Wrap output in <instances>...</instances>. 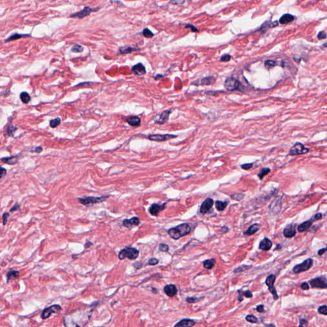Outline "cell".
Here are the masks:
<instances>
[{"mask_svg": "<svg viewBox=\"0 0 327 327\" xmlns=\"http://www.w3.org/2000/svg\"><path fill=\"white\" fill-rule=\"evenodd\" d=\"M93 309L73 313L71 315L65 316L64 324L66 327H82L88 323Z\"/></svg>", "mask_w": 327, "mask_h": 327, "instance_id": "cell-1", "label": "cell"}, {"mask_svg": "<svg viewBox=\"0 0 327 327\" xmlns=\"http://www.w3.org/2000/svg\"><path fill=\"white\" fill-rule=\"evenodd\" d=\"M190 231V226L187 223H184L175 227L171 228L168 231V234L172 239L178 240L181 237L186 236L187 234H189Z\"/></svg>", "mask_w": 327, "mask_h": 327, "instance_id": "cell-2", "label": "cell"}, {"mask_svg": "<svg viewBox=\"0 0 327 327\" xmlns=\"http://www.w3.org/2000/svg\"><path fill=\"white\" fill-rule=\"evenodd\" d=\"M139 252L138 249L133 247H126L124 249H122L118 254V258L120 260H124L125 258H128L131 260H134L137 259L139 256Z\"/></svg>", "mask_w": 327, "mask_h": 327, "instance_id": "cell-3", "label": "cell"}, {"mask_svg": "<svg viewBox=\"0 0 327 327\" xmlns=\"http://www.w3.org/2000/svg\"><path fill=\"white\" fill-rule=\"evenodd\" d=\"M107 198H108V196H101V197H83V198H79L78 200L83 205H94L97 204V203H100L103 201H104Z\"/></svg>", "mask_w": 327, "mask_h": 327, "instance_id": "cell-4", "label": "cell"}, {"mask_svg": "<svg viewBox=\"0 0 327 327\" xmlns=\"http://www.w3.org/2000/svg\"><path fill=\"white\" fill-rule=\"evenodd\" d=\"M308 151H309V149L305 147L303 144L301 143H296L290 149L289 155L291 156L303 155V154L308 153Z\"/></svg>", "mask_w": 327, "mask_h": 327, "instance_id": "cell-5", "label": "cell"}, {"mask_svg": "<svg viewBox=\"0 0 327 327\" xmlns=\"http://www.w3.org/2000/svg\"><path fill=\"white\" fill-rule=\"evenodd\" d=\"M313 264V260L311 258H308L305 260L303 263L297 264L294 267L293 270L295 274H300L301 272L307 271L309 270Z\"/></svg>", "mask_w": 327, "mask_h": 327, "instance_id": "cell-6", "label": "cell"}, {"mask_svg": "<svg viewBox=\"0 0 327 327\" xmlns=\"http://www.w3.org/2000/svg\"><path fill=\"white\" fill-rule=\"evenodd\" d=\"M275 279H276L275 276L273 274H271L267 277L266 281H265V283H266V284L268 287L270 292L271 293V295H273L274 299L277 300L279 298V296L277 293L275 288L274 286L275 281Z\"/></svg>", "mask_w": 327, "mask_h": 327, "instance_id": "cell-7", "label": "cell"}, {"mask_svg": "<svg viewBox=\"0 0 327 327\" xmlns=\"http://www.w3.org/2000/svg\"><path fill=\"white\" fill-rule=\"evenodd\" d=\"M99 9L98 8H91L90 7H85L83 10L81 11L76 12L74 14H72L70 15V17H75V18H79V19H83L85 17L88 16L91 12H94L98 11Z\"/></svg>", "mask_w": 327, "mask_h": 327, "instance_id": "cell-8", "label": "cell"}, {"mask_svg": "<svg viewBox=\"0 0 327 327\" xmlns=\"http://www.w3.org/2000/svg\"><path fill=\"white\" fill-rule=\"evenodd\" d=\"M312 288L325 289L327 288V279L324 277H319L309 281Z\"/></svg>", "mask_w": 327, "mask_h": 327, "instance_id": "cell-9", "label": "cell"}, {"mask_svg": "<svg viewBox=\"0 0 327 327\" xmlns=\"http://www.w3.org/2000/svg\"><path fill=\"white\" fill-rule=\"evenodd\" d=\"M62 308H61V306L59 305H53L52 306H50L49 307L46 308L45 309L42 311V313L41 314V317L43 319H47L49 316H50L52 314L54 313H58L59 312Z\"/></svg>", "mask_w": 327, "mask_h": 327, "instance_id": "cell-10", "label": "cell"}, {"mask_svg": "<svg viewBox=\"0 0 327 327\" xmlns=\"http://www.w3.org/2000/svg\"><path fill=\"white\" fill-rule=\"evenodd\" d=\"M239 81L233 77H227L224 82V87L228 91H234L239 87Z\"/></svg>", "mask_w": 327, "mask_h": 327, "instance_id": "cell-11", "label": "cell"}, {"mask_svg": "<svg viewBox=\"0 0 327 327\" xmlns=\"http://www.w3.org/2000/svg\"><path fill=\"white\" fill-rule=\"evenodd\" d=\"M176 137H177L176 135H172V134H152V135H149L148 139L153 141L161 142V141L170 140L171 139L175 138Z\"/></svg>", "mask_w": 327, "mask_h": 327, "instance_id": "cell-12", "label": "cell"}, {"mask_svg": "<svg viewBox=\"0 0 327 327\" xmlns=\"http://www.w3.org/2000/svg\"><path fill=\"white\" fill-rule=\"evenodd\" d=\"M171 114V111H165L160 114L156 116L154 118V121L156 123L158 124H164L165 123L168 121L169 115Z\"/></svg>", "mask_w": 327, "mask_h": 327, "instance_id": "cell-13", "label": "cell"}, {"mask_svg": "<svg viewBox=\"0 0 327 327\" xmlns=\"http://www.w3.org/2000/svg\"><path fill=\"white\" fill-rule=\"evenodd\" d=\"M213 205V200L211 198L206 199L204 202L202 203L200 208V213L202 214H205L208 213L210 209L212 208Z\"/></svg>", "mask_w": 327, "mask_h": 327, "instance_id": "cell-14", "label": "cell"}, {"mask_svg": "<svg viewBox=\"0 0 327 327\" xmlns=\"http://www.w3.org/2000/svg\"><path fill=\"white\" fill-rule=\"evenodd\" d=\"M283 234L284 236L288 238H291L295 237L296 234V228L295 225L290 224L286 226L283 231Z\"/></svg>", "mask_w": 327, "mask_h": 327, "instance_id": "cell-15", "label": "cell"}, {"mask_svg": "<svg viewBox=\"0 0 327 327\" xmlns=\"http://www.w3.org/2000/svg\"><path fill=\"white\" fill-rule=\"evenodd\" d=\"M132 72L137 76H143L146 73V69L143 64L139 63L132 66Z\"/></svg>", "mask_w": 327, "mask_h": 327, "instance_id": "cell-16", "label": "cell"}, {"mask_svg": "<svg viewBox=\"0 0 327 327\" xmlns=\"http://www.w3.org/2000/svg\"><path fill=\"white\" fill-rule=\"evenodd\" d=\"M165 208V203L162 205L158 204H153L149 208V212L153 216H157L158 213Z\"/></svg>", "mask_w": 327, "mask_h": 327, "instance_id": "cell-17", "label": "cell"}, {"mask_svg": "<svg viewBox=\"0 0 327 327\" xmlns=\"http://www.w3.org/2000/svg\"><path fill=\"white\" fill-rule=\"evenodd\" d=\"M164 291L169 297H173L177 293V288L174 284L166 285L164 288Z\"/></svg>", "mask_w": 327, "mask_h": 327, "instance_id": "cell-18", "label": "cell"}, {"mask_svg": "<svg viewBox=\"0 0 327 327\" xmlns=\"http://www.w3.org/2000/svg\"><path fill=\"white\" fill-rule=\"evenodd\" d=\"M196 323L194 320L190 319H183L176 323L174 327H192Z\"/></svg>", "mask_w": 327, "mask_h": 327, "instance_id": "cell-19", "label": "cell"}, {"mask_svg": "<svg viewBox=\"0 0 327 327\" xmlns=\"http://www.w3.org/2000/svg\"><path fill=\"white\" fill-rule=\"evenodd\" d=\"M140 224V220L138 217H134L131 219H125L123 221V224L126 227H131L132 226H137Z\"/></svg>", "mask_w": 327, "mask_h": 327, "instance_id": "cell-20", "label": "cell"}, {"mask_svg": "<svg viewBox=\"0 0 327 327\" xmlns=\"http://www.w3.org/2000/svg\"><path fill=\"white\" fill-rule=\"evenodd\" d=\"M271 247H272V242H271V240L268 238H264L260 242L259 248L263 250L267 251L270 250Z\"/></svg>", "mask_w": 327, "mask_h": 327, "instance_id": "cell-21", "label": "cell"}, {"mask_svg": "<svg viewBox=\"0 0 327 327\" xmlns=\"http://www.w3.org/2000/svg\"><path fill=\"white\" fill-rule=\"evenodd\" d=\"M313 222L314 221L312 220V219H310V220H308L307 221L304 222L303 223H301V224H300L298 226V228H297L298 231L300 232V233H302V232H304V231L308 230L311 227V226H312Z\"/></svg>", "mask_w": 327, "mask_h": 327, "instance_id": "cell-22", "label": "cell"}, {"mask_svg": "<svg viewBox=\"0 0 327 327\" xmlns=\"http://www.w3.org/2000/svg\"><path fill=\"white\" fill-rule=\"evenodd\" d=\"M127 122L132 127H139L141 125V119L138 116H132L128 117Z\"/></svg>", "mask_w": 327, "mask_h": 327, "instance_id": "cell-23", "label": "cell"}, {"mask_svg": "<svg viewBox=\"0 0 327 327\" xmlns=\"http://www.w3.org/2000/svg\"><path fill=\"white\" fill-rule=\"evenodd\" d=\"M260 229V225L259 224H254L252 226H250L247 230L244 231V235L247 236H250L252 234H255L257 231H258Z\"/></svg>", "mask_w": 327, "mask_h": 327, "instance_id": "cell-24", "label": "cell"}, {"mask_svg": "<svg viewBox=\"0 0 327 327\" xmlns=\"http://www.w3.org/2000/svg\"><path fill=\"white\" fill-rule=\"evenodd\" d=\"M295 19V17L291 14H284L280 18L279 22L281 24H289L290 22H291L292 21H293Z\"/></svg>", "mask_w": 327, "mask_h": 327, "instance_id": "cell-25", "label": "cell"}, {"mask_svg": "<svg viewBox=\"0 0 327 327\" xmlns=\"http://www.w3.org/2000/svg\"><path fill=\"white\" fill-rule=\"evenodd\" d=\"M138 50H139V48H135V47L126 46H123V47H120L119 48V53L121 54H126L131 53H132L134 51H138Z\"/></svg>", "mask_w": 327, "mask_h": 327, "instance_id": "cell-26", "label": "cell"}, {"mask_svg": "<svg viewBox=\"0 0 327 327\" xmlns=\"http://www.w3.org/2000/svg\"><path fill=\"white\" fill-rule=\"evenodd\" d=\"M29 35H26V34H20V33H14L13 35H10L9 38H7L6 40H5V42H8L10 41H14L15 40H18L19 39H21L22 37H26V36H29Z\"/></svg>", "mask_w": 327, "mask_h": 327, "instance_id": "cell-27", "label": "cell"}, {"mask_svg": "<svg viewBox=\"0 0 327 327\" xmlns=\"http://www.w3.org/2000/svg\"><path fill=\"white\" fill-rule=\"evenodd\" d=\"M17 160H18V157L17 156H12V157H6V158H2V161L3 163L10 164V165L15 164L17 162Z\"/></svg>", "mask_w": 327, "mask_h": 327, "instance_id": "cell-28", "label": "cell"}, {"mask_svg": "<svg viewBox=\"0 0 327 327\" xmlns=\"http://www.w3.org/2000/svg\"><path fill=\"white\" fill-rule=\"evenodd\" d=\"M228 203H228L227 201L223 202V201H217L215 203L216 209H217V210L219 211V212L223 211L224 209L226 208L227 205H228Z\"/></svg>", "mask_w": 327, "mask_h": 327, "instance_id": "cell-29", "label": "cell"}, {"mask_svg": "<svg viewBox=\"0 0 327 327\" xmlns=\"http://www.w3.org/2000/svg\"><path fill=\"white\" fill-rule=\"evenodd\" d=\"M215 260L214 259H210V260H206L203 262V267L206 269L210 270L213 268L215 266Z\"/></svg>", "mask_w": 327, "mask_h": 327, "instance_id": "cell-30", "label": "cell"}, {"mask_svg": "<svg viewBox=\"0 0 327 327\" xmlns=\"http://www.w3.org/2000/svg\"><path fill=\"white\" fill-rule=\"evenodd\" d=\"M19 276V272L16 270H10L7 274V277L8 281L15 279Z\"/></svg>", "mask_w": 327, "mask_h": 327, "instance_id": "cell-31", "label": "cell"}, {"mask_svg": "<svg viewBox=\"0 0 327 327\" xmlns=\"http://www.w3.org/2000/svg\"><path fill=\"white\" fill-rule=\"evenodd\" d=\"M215 79L212 76L206 77L201 79L200 84L201 85H210L215 82Z\"/></svg>", "mask_w": 327, "mask_h": 327, "instance_id": "cell-32", "label": "cell"}, {"mask_svg": "<svg viewBox=\"0 0 327 327\" xmlns=\"http://www.w3.org/2000/svg\"><path fill=\"white\" fill-rule=\"evenodd\" d=\"M19 97H20V99L24 104H28L31 100V97L29 94L27 93L26 91H22L20 94Z\"/></svg>", "mask_w": 327, "mask_h": 327, "instance_id": "cell-33", "label": "cell"}, {"mask_svg": "<svg viewBox=\"0 0 327 327\" xmlns=\"http://www.w3.org/2000/svg\"><path fill=\"white\" fill-rule=\"evenodd\" d=\"M270 169L268 168H262L260 172L257 174V176L260 179V180H262L265 176H267L268 173H270Z\"/></svg>", "mask_w": 327, "mask_h": 327, "instance_id": "cell-34", "label": "cell"}, {"mask_svg": "<svg viewBox=\"0 0 327 327\" xmlns=\"http://www.w3.org/2000/svg\"><path fill=\"white\" fill-rule=\"evenodd\" d=\"M60 123H61V118L58 117V118L51 120L50 122H49V125H50L51 128H54L57 127L58 126H59L60 125Z\"/></svg>", "mask_w": 327, "mask_h": 327, "instance_id": "cell-35", "label": "cell"}, {"mask_svg": "<svg viewBox=\"0 0 327 327\" xmlns=\"http://www.w3.org/2000/svg\"><path fill=\"white\" fill-rule=\"evenodd\" d=\"M84 50V48L82 46L79 44H75L72 47L71 51L73 53H82Z\"/></svg>", "mask_w": 327, "mask_h": 327, "instance_id": "cell-36", "label": "cell"}, {"mask_svg": "<svg viewBox=\"0 0 327 327\" xmlns=\"http://www.w3.org/2000/svg\"><path fill=\"white\" fill-rule=\"evenodd\" d=\"M277 65V62L274 60H267L264 62V66L268 69H271V68L274 67Z\"/></svg>", "mask_w": 327, "mask_h": 327, "instance_id": "cell-37", "label": "cell"}, {"mask_svg": "<svg viewBox=\"0 0 327 327\" xmlns=\"http://www.w3.org/2000/svg\"><path fill=\"white\" fill-rule=\"evenodd\" d=\"M143 35L146 38H152L154 34L148 28H145L143 31Z\"/></svg>", "mask_w": 327, "mask_h": 327, "instance_id": "cell-38", "label": "cell"}, {"mask_svg": "<svg viewBox=\"0 0 327 327\" xmlns=\"http://www.w3.org/2000/svg\"><path fill=\"white\" fill-rule=\"evenodd\" d=\"M245 319L246 321H247L248 322L251 323H256L257 322V318L255 316L251 315V314L245 317Z\"/></svg>", "mask_w": 327, "mask_h": 327, "instance_id": "cell-39", "label": "cell"}, {"mask_svg": "<svg viewBox=\"0 0 327 327\" xmlns=\"http://www.w3.org/2000/svg\"><path fill=\"white\" fill-rule=\"evenodd\" d=\"M244 194L241 193H236L231 196V199L235 201H241L244 198Z\"/></svg>", "mask_w": 327, "mask_h": 327, "instance_id": "cell-40", "label": "cell"}, {"mask_svg": "<svg viewBox=\"0 0 327 327\" xmlns=\"http://www.w3.org/2000/svg\"><path fill=\"white\" fill-rule=\"evenodd\" d=\"M17 128L13 125H10L7 128V134L10 136H12L14 135V132L17 130Z\"/></svg>", "mask_w": 327, "mask_h": 327, "instance_id": "cell-41", "label": "cell"}, {"mask_svg": "<svg viewBox=\"0 0 327 327\" xmlns=\"http://www.w3.org/2000/svg\"><path fill=\"white\" fill-rule=\"evenodd\" d=\"M250 267H251V266H247V265H243V266H241V267H240L238 268H237L235 270H234V273L241 272V271H243L247 270V269L250 268Z\"/></svg>", "mask_w": 327, "mask_h": 327, "instance_id": "cell-42", "label": "cell"}, {"mask_svg": "<svg viewBox=\"0 0 327 327\" xmlns=\"http://www.w3.org/2000/svg\"><path fill=\"white\" fill-rule=\"evenodd\" d=\"M318 312L323 315H327V305H322L318 308Z\"/></svg>", "mask_w": 327, "mask_h": 327, "instance_id": "cell-43", "label": "cell"}, {"mask_svg": "<svg viewBox=\"0 0 327 327\" xmlns=\"http://www.w3.org/2000/svg\"><path fill=\"white\" fill-rule=\"evenodd\" d=\"M159 249L162 252H168L169 250V246L165 244H161L159 245Z\"/></svg>", "mask_w": 327, "mask_h": 327, "instance_id": "cell-44", "label": "cell"}, {"mask_svg": "<svg viewBox=\"0 0 327 327\" xmlns=\"http://www.w3.org/2000/svg\"><path fill=\"white\" fill-rule=\"evenodd\" d=\"M317 36H318V39L319 40H322V39H325L326 38L327 35L325 33V32H324V31H321L320 32L318 33Z\"/></svg>", "mask_w": 327, "mask_h": 327, "instance_id": "cell-45", "label": "cell"}, {"mask_svg": "<svg viewBox=\"0 0 327 327\" xmlns=\"http://www.w3.org/2000/svg\"><path fill=\"white\" fill-rule=\"evenodd\" d=\"M308 325V321L305 319H300L299 327H307Z\"/></svg>", "mask_w": 327, "mask_h": 327, "instance_id": "cell-46", "label": "cell"}, {"mask_svg": "<svg viewBox=\"0 0 327 327\" xmlns=\"http://www.w3.org/2000/svg\"><path fill=\"white\" fill-rule=\"evenodd\" d=\"M230 60H231V56H230V54H225V55H224V56H223L220 58V61H223V62H227V61H229Z\"/></svg>", "mask_w": 327, "mask_h": 327, "instance_id": "cell-47", "label": "cell"}, {"mask_svg": "<svg viewBox=\"0 0 327 327\" xmlns=\"http://www.w3.org/2000/svg\"><path fill=\"white\" fill-rule=\"evenodd\" d=\"M158 261H159L158 260H157V259L156 258H152L148 261V264L149 265H151V266H154V265L157 264L158 263Z\"/></svg>", "mask_w": 327, "mask_h": 327, "instance_id": "cell-48", "label": "cell"}, {"mask_svg": "<svg viewBox=\"0 0 327 327\" xmlns=\"http://www.w3.org/2000/svg\"><path fill=\"white\" fill-rule=\"evenodd\" d=\"M199 300V299L197 298L196 297H188V298H187L186 301L189 304H194V303H196V302H197V301H198Z\"/></svg>", "mask_w": 327, "mask_h": 327, "instance_id": "cell-49", "label": "cell"}, {"mask_svg": "<svg viewBox=\"0 0 327 327\" xmlns=\"http://www.w3.org/2000/svg\"><path fill=\"white\" fill-rule=\"evenodd\" d=\"M9 215H10V214H9V213H7V212H5V213H3V217H2V218H3V225H5L6 224H7V220H8V218H9Z\"/></svg>", "mask_w": 327, "mask_h": 327, "instance_id": "cell-50", "label": "cell"}, {"mask_svg": "<svg viewBox=\"0 0 327 327\" xmlns=\"http://www.w3.org/2000/svg\"><path fill=\"white\" fill-rule=\"evenodd\" d=\"M322 219V214L321 213H316L315 215H314L313 217H312V220L313 221H316V220H319L320 219Z\"/></svg>", "mask_w": 327, "mask_h": 327, "instance_id": "cell-51", "label": "cell"}, {"mask_svg": "<svg viewBox=\"0 0 327 327\" xmlns=\"http://www.w3.org/2000/svg\"><path fill=\"white\" fill-rule=\"evenodd\" d=\"M253 165V164L252 163H249V164H243L241 165V167L242 169H244V170H249L250 169Z\"/></svg>", "mask_w": 327, "mask_h": 327, "instance_id": "cell-52", "label": "cell"}, {"mask_svg": "<svg viewBox=\"0 0 327 327\" xmlns=\"http://www.w3.org/2000/svg\"><path fill=\"white\" fill-rule=\"evenodd\" d=\"M242 294L247 298H252V293L249 291V290H247L245 291H244Z\"/></svg>", "mask_w": 327, "mask_h": 327, "instance_id": "cell-53", "label": "cell"}, {"mask_svg": "<svg viewBox=\"0 0 327 327\" xmlns=\"http://www.w3.org/2000/svg\"><path fill=\"white\" fill-rule=\"evenodd\" d=\"M300 288L303 290H308L309 289V286L307 282H303L300 285Z\"/></svg>", "mask_w": 327, "mask_h": 327, "instance_id": "cell-54", "label": "cell"}, {"mask_svg": "<svg viewBox=\"0 0 327 327\" xmlns=\"http://www.w3.org/2000/svg\"><path fill=\"white\" fill-rule=\"evenodd\" d=\"M19 208H20L19 205L18 204V203H15V205L10 209V212H14V211H17V210H18V209H19Z\"/></svg>", "mask_w": 327, "mask_h": 327, "instance_id": "cell-55", "label": "cell"}, {"mask_svg": "<svg viewBox=\"0 0 327 327\" xmlns=\"http://www.w3.org/2000/svg\"><path fill=\"white\" fill-rule=\"evenodd\" d=\"M256 310H257V312H260V313L263 312H264V305H258V306L257 307V308H256Z\"/></svg>", "mask_w": 327, "mask_h": 327, "instance_id": "cell-56", "label": "cell"}, {"mask_svg": "<svg viewBox=\"0 0 327 327\" xmlns=\"http://www.w3.org/2000/svg\"><path fill=\"white\" fill-rule=\"evenodd\" d=\"M186 28H190L191 29V30H192V32H198V29H197L196 28H195L193 25H190V24H188V25H187L186 26Z\"/></svg>", "mask_w": 327, "mask_h": 327, "instance_id": "cell-57", "label": "cell"}, {"mask_svg": "<svg viewBox=\"0 0 327 327\" xmlns=\"http://www.w3.org/2000/svg\"><path fill=\"white\" fill-rule=\"evenodd\" d=\"M6 175H7V170H6L5 168H1V174H0V176H1V178H3V176H5Z\"/></svg>", "mask_w": 327, "mask_h": 327, "instance_id": "cell-58", "label": "cell"}, {"mask_svg": "<svg viewBox=\"0 0 327 327\" xmlns=\"http://www.w3.org/2000/svg\"><path fill=\"white\" fill-rule=\"evenodd\" d=\"M185 2V1H172V2H171L170 3L172 5H180V4H182Z\"/></svg>", "mask_w": 327, "mask_h": 327, "instance_id": "cell-59", "label": "cell"}, {"mask_svg": "<svg viewBox=\"0 0 327 327\" xmlns=\"http://www.w3.org/2000/svg\"><path fill=\"white\" fill-rule=\"evenodd\" d=\"M42 150H43V148H42L41 146H38V147H36V148L35 149V151H34V152H36V153H40V152H42Z\"/></svg>", "mask_w": 327, "mask_h": 327, "instance_id": "cell-60", "label": "cell"}, {"mask_svg": "<svg viewBox=\"0 0 327 327\" xmlns=\"http://www.w3.org/2000/svg\"><path fill=\"white\" fill-rule=\"evenodd\" d=\"M326 250H327V248H325V249H320V250H319V251H318V254H319V256H322V254H324V253L325 252V251H326Z\"/></svg>", "mask_w": 327, "mask_h": 327, "instance_id": "cell-61", "label": "cell"}, {"mask_svg": "<svg viewBox=\"0 0 327 327\" xmlns=\"http://www.w3.org/2000/svg\"><path fill=\"white\" fill-rule=\"evenodd\" d=\"M92 245H93V244H92L91 242H89V241H87L86 242V244H84V248L85 249H87V248H89L90 246H91Z\"/></svg>", "mask_w": 327, "mask_h": 327, "instance_id": "cell-62", "label": "cell"}, {"mask_svg": "<svg viewBox=\"0 0 327 327\" xmlns=\"http://www.w3.org/2000/svg\"><path fill=\"white\" fill-rule=\"evenodd\" d=\"M323 46L324 47H325V48H327V42H326V43H325V44L323 45Z\"/></svg>", "mask_w": 327, "mask_h": 327, "instance_id": "cell-63", "label": "cell"}, {"mask_svg": "<svg viewBox=\"0 0 327 327\" xmlns=\"http://www.w3.org/2000/svg\"><path fill=\"white\" fill-rule=\"evenodd\" d=\"M326 248H327V247H326Z\"/></svg>", "mask_w": 327, "mask_h": 327, "instance_id": "cell-64", "label": "cell"}]
</instances>
